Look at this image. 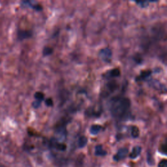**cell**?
I'll return each instance as SVG.
<instances>
[{
    "label": "cell",
    "mask_w": 167,
    "mask_h": 167,
    "mask_svg": "<svg viewBox=\"0 0 167 167\" xmlns=\"http://www.w3.org/2000/svg\"><path fill=\"white\" fill-rule=\"evenodd\" d=\"M131 100L124 96H115L108 101V108L112 116L118 121H126L131 115Z\"/></svg>",
    "instance_id": "cell-1"
},
{
    "label": "cell",
    "mask_w": 167,
    "mask_h": 167,
    "mask_svg": "<svg viewBox=\"0 0 167 167\" xmlns=\"http://www.w3.org/2000/svg\"><path fill=\"white\" fill-rule=\"evenodd\" d=\"M99 57L103 62L111 63L112 57V50L108 47L101 49L99 52Z\"/></svg>",
    "instance_id": "cell-2"
},
{
    "label": "cell",
    "mask_w": 167,
    "mask_h": 167,
    "mask_svg": "<svg viewBox=\"0 0 167 167\" xmlns=\"http://www.w3.org/2000/svg\"><path fill=\"white\" fill-rule=\"evenodd\" d=\"M21 7L23 8H31L36 11H42L43 10L41 5L31 1H22L21 2Z\"/></svg>",
    "instance_id": "cell-3"
},
{
    "label": "cell",
    "mask_w": 167,
    "mask_h": 167,
    "mask_svg": "<svg viewBox=\"0 0 167 167\" xmlns=\"http://www.w3.org/2000/svg\"><path fill=\"white\" fill-rule=\"evenodd\" d=\"M118 88V85L117 82L114 80H111L106 83L105 87V91L104 95L105 96L110 95L111 93L115 92Z\"/></svg>",
    "instance_id": "cell-4"
},
{
    "label": "cell",
    "mask_w": 167,
    "mask_h": 167,
    "mask_svg": "<svg viewBox=\"0 0 167 167\" xmlns=\"http://www.w3.org/2000/svg\"><path fill=\"white\" fill-rule=\"evenodd\" d=\"M101 114V109H96L95 106H92L88 107L86 111V116L89 118H97L99 117Z\"/></svg>",
    "instance_id": "cell-5"
},
{
    "label": "cell",
    "mask_w": 167,
    "mask_h": 167,
    "mask_svg": "<svg viewBox=\"0 0 167 167\" xmlns=\"http://www.w3.org/2000/svg\"><path fill=\"white\" fill-rule=\"evenodd\" d=\"M121 75V71L120 69L119 68H114L111 70H108V71H106L102 77L104 79H107V80H110L112 79L117 78V77H119Z\"/></svg>",
    "instance_id": "cell-6"
},
{
    "label": "cell",
    "mask_w": 167,
    "mask_h": 167,
    "mask_svg": "<svg viewBox=\"0 0 167 167\" xmlns=\"http://www.w3.org/2000/svg\"><path fill=\"white\" fill-rule=\"evenodd\" d=\"M128 153H129V150L127 147H121L118 151L117 153L114 156L113 159L115 161H119L120 160L125 159L127 157Z\"/></svg>",
    "instance_id": "cell-7"
},
{
    "label": "cell",
    "mask_w": 167,
    "mask_h": 167,
    "mask_svg": "<svg viewBox=\"0 0 167 167\" xmlns=\"http://www.w3.org/2000/svg\"><path fill=\"white\" fill-rule=\"evenodd\" d=\"M18 38L20 41H23L27 38H29L33 36V32L31 30H24L19 29L17 34Z\"/></svg>",
    "instance_id": "cell-8"
},
{
    "label": "cell",
    "mask_w": 167,
    "mask_h": 167,
    "mask_svg": "<svg viewBox=\"0 0 167 167\" xmlns=\"http://www.w3.org/2000/svg\"><path fill=\"white\" fill-rule=\"evenodd\" d=\"M50 144H51V145H52V146L53 147H54V148H56V150H59V151H65L66 149H67L66 144H65L64 143L60 142L59 141H57L54 138H53L52 140H51Z\"/></svg>",
    "instance_id": "cell-9"
},
{
    "label": "cell",
    "mask_w": 167,
    "mask_h": 167,
    "mask_svg": "<svg viewBox=\"0 0 167 167\" xmlns=\"http://www.w3.org/2000/svg\"><path fill=\"white\" fill-rule=\"evenodd\" d=\"M152 74V71L151 70H142L140 72V75L137 76L135 78V81L137 82H140V81H144L147 79L151 76Z\"/></svg>",
    "instance_id": "cell-10"
},
{
    "label": "cell",
    "mask_w": 167,
    "mask_h": 167,
    "mask_svg": "<svg viewBox=\"0 0 167 167\" xmlns=\"http://www.w3.org/2000/svg\"><path fill=\"white\" fill-rule=\"evenodd\" d=\"M149 83L153 88L158 89V90H160L162 92L164 91V93H166V86L162 84L159 82L158 80H151L149 81Z\"/></svg>",
    "instance_id": "cell-11"
},
{
    "label": "cell",
    "mask_w": 167,
    "mask_h": 167,
    "mask_svg": "<svg viewBox=\"0 0 167 167\" xmlns=\"http://www.w3.org/2000/svg\"><path fill=\"white\" fill-rule=\"evenodd\" d=\"M141 151H142V147L139 146H134L133 148L131 153L129 154V157L132 159L137 158L140 156Z\"/></svg>",
    "instance_id": "cell-12"
},
{
    "label": "cell",
    "mask_w": 167,
    "mask_h": 167,
    "mask_svg": "<svg viewBox=\"0 0 167 167\" xmlns=\"http://www.w3.org/2000/svg\"><path fill=\"white\" fill-rule=\"evenodd\" d=\"M107 154L106 151L102 148V145H97L95 147V155L97 156H105Z\"/></svg>",
    "instance_id": "cell-13"
},
{
    "label": "cell",
    "mask_w": 167,
    "mask_h": 167,
    "mask_svg": "<svg viewBox=\"0 0 167 167\" xmlns=\"http://www.w3.org/2000/svg\"><path fill=\"white\" fill-rule=\"evenodd\" d=\"M101 129L102 127L100 125H92L90 127V129H89V133H90V134H92V135H97L101 131Z\"/></svg>",
    "instance_id": "cell-14"
},
{
    "label": "cell",
    "mask_w": 167,
    "mask_h": 167,
    "mask_svg": "<svg viewBox=\"0 0 167 167\" xmlns=\"http://www.w3.org/2000/svg\"><path fill=\"white\" fill-rule=\"evenodd\" d=\"M131 135L134 138H137L139 137L140 130L137 126L135 125L131 126Z\"/></svg>",
    "instance_id": "cell-15"
},
{
    "label": "cell",
    "mask_w": 167,
    "mask_h": 167,
    "mask_svg": "<svg viewBox=\"0 0 167 167\" xmlns=\"http://www.w3.org/2000/svg\"><path fill=\"white\" fill-rule=\"evenodd\" d=\"M88 143V138L85 136H81L78 140V146L79 148H82L85 147Z\"/></svg>",
    "instance_id": "cell-16"
},
{
    "label": "cell",
    "mask_w": 167,
    "mask_h": 167,
    "mask_svg": "<svg viewBox=\"0 0 167 167\" xmlns=\"http://www.w3.org/2000/svg\"><path fill=\"white\" fill-rule=\"evenodd\" d=\"M136 4L141 8H146L149 6L150 3H156L157 1H135Z\"/></svg>",
    "instance_id": "cell-17"
},
{
    "label": "cell",
    "mask_w": 167,
    "mask_h": 167,
    "mask_svg": "<svg viewBox=\"0 0 167 167\" xmlns=\"http://www.w3.org/2000/svg\"><path fill=\"white\" fill-rule=\"evenodd\" d=\"M54 49L50 47H44L43 50V56H48L53 54Z\"/></svg>",
    "instance_id": "cell-18"
},
{
    "label": "cell",
    "mask_w": 167,
    "mask_h": 167,
    "mask_svg": "<svg viewBox=\"0 0 167 167\" xmlns=\"http://www.w3.org/2000/svg\"><path fill=\"white\" fill-rule=\"evenodd\" d=\"M34 98L36 101L43 102L44 99V94L41 92H37L34 94Z\"/></svg>",
    "instance_id": "cell-19"
},
{
    "label": "cell",
    "mask_w": 167,
    "mask_h": 167,
    "mask_svg": "<svg viewBox=\"0 0 167 167\" xmlns=\"http://www.w3.org/2000/svg\"><path fill=\"white\" fill-rule=\"evenodd\" d=\"M44 103H45L47 106H48V107L53 106V105H54L53 100L51 98H48V99H46L45 100H44Z\"/></svg>",
    "instance_id": "cell-20"
},
{
    "label": "cell",
    "mask_w": 167,
    "mask_h": 167,
    "mask_svg": "<svg viewBox=\"0 0 167 167\" xmlns=\"http://www.w3.org/2000/svg\"><path fill=\"white\" fill-rule=\"evenodd\" d=\"M41 103H42V102L35 100L33 102H32L31 106H32V107H33V108L37 109V108H39L41 106Z\"/></svg>",
    "instance_id": "cell-21"
},
{
    "label": "cell",
    "mask_w": 167,
    "mask_h": 167,
    "mask_svg": "<svg viewBox=\"0 0 167 167\" xmlns=\"http://www.w3.org/2000/svg\"><path fill=\"white\" fill-rule=\"evenodd\" d=\"M158 167H167V160L163 159L160 160L158 165Z\"/></svg>",
    "instance_id": "cell-22"
},
{
    "label": "cell",
    "mask_w": 167,
    "mask_h": 167,
    "mask_svg": "<svg viewBox=\"0 0 167 167\" xmlns=\"http://www.w3.org/2000/svg\"><path fill=\"white\" fill-rule=\"evenodd\" d=\"M160 149H161L162 151H160L162 153H163V155H166V142L164 143L163 144H162L161 147H160Z\"/></svg>",
    "instance_id": "cell-23"
}]
</instances>
